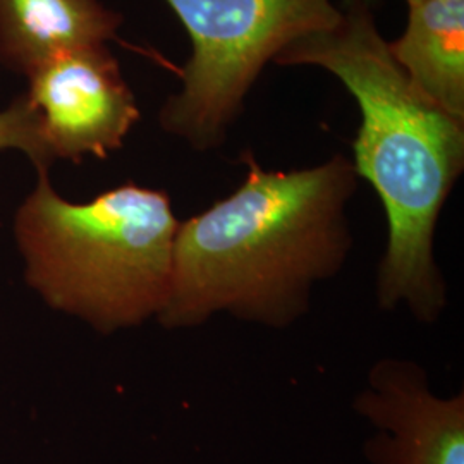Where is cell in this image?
Here are the masks:
<instances>
[{
  "instance_id": "cell-10",
  "label": "cell",
  "mask_w": 464,
  "mask_h": 464,
  "mask_svg": "<svg viewBox=\"0 0 464 464\" xmlns=\"http://www.w3.org/2000/svg\"><path fill=\"white\" fill-rule=\"evenodd\" d=\"M349 2H365V4H373V0H344V4H349Z\"/></svg>"
},
{
  "instance_id": "cell-3",
  "label": "cell",
  "mask_w": 464,
  "mask_h": 464,
  "mask_svg": "<svg viewBox=\"0 0 464 464\" xmlns=\"http://www.w3.org/2000/svg\"><path fill=\"white\" fill-rule=\"evenodd\" d=\"M179 224L166 191L126 183L74 203L36 170L14 236L45 303L111 334L162 312Z\"/></svg>"
},
{
  "instance_id": "cell-1",
  "label": "cell",
  "mask_w": 464,
  "mask_h": 464,
  "mask_svg": "<svg viewBox=\"0 0 464 464\" xmlns=\"http://www.w3.org/2000/svg\"><path fill=\"white\" fill-rule=\"evenodd\" d=\"M246 176L229 197L179 224L166 304L167 329L218 312L270 327L303 315L316 282L334 277L351 249L353 162L334 155L296 170H266L245 151Z\"/></svg>"
},
{
  "instance_id": "cell-9",
  "label": "cell",
  "mask_w": 464,
  "mask_h": 464,
  "mask_svg": "<svg viewBox=\"0 0 464 464\" xmlns=\"http://www.w3.org/2000/svg\"><path fill=\"white\" fill-rule=\"evenodd\" d=\"M408 2V5L410 4H416V2H425V0H406ZM449 2H464V0H449Z\"/></svg>"
},
{
  "instance_id": "cell-7",
  "label": "cell",
  "mask_w": 464,
  "mask_h": 464,
  "mask_svg": "<svg viewBox=\"0 0 464 464\" xmlns=\"http://www.w3.org/2000/svg\"><path fill=\"white\" fill-rule=\"evenodd\" d=\"M122 21L102 0H0V67L28 78L61 50L117 40Z\"/></svg>"
},
{
  "instance_id": "cell-8",
  "label": "cell",
  "mask_w": 464,
  "mask_h": 464,
  "mask_svg": "<svg viewBox=\"0 0 464 464\" xmlns=\"http://www.w3.org/2000/svg\"><path fill=\"white\" fill-rule=\"evenodd\" d=\"M0 150L24 153L36 170H49L52 166L42 143L38 117L24 92L0 111Z\"/></svg>"
},
{
  "instance_id": "cell-6",
  "label": "cell",
  "mask_w": 464,
  "mask_h": 464,
  "mask_svg": "<svg viewBox=\"0 0 464 464\" xmlns=\"http://www.w3.org/2000/svg\"><path fill=\"white\" fill-rule=\"evenodd\" d=\"M356 410L379 430L366 444L372 464H464V398L435 396L411 362L372 368Z\"/></svg>"
},
{
  "instance_id": "cell-2",
  "label": "cell",
  "mask_w": 464,
  "mask_h": 464,
  "mask_svg": "<svg viewBox=\"0 0 464 464\" xmlns=\"http://www.w3.org/2000/svg\"><path fill=\"white\" fill-rule=\"evenodd\" d=\"M274 64L324 69L356 100L362 124L353 167L381 197L389 229L377 274L379 304L392 310L404 303L418 320L433 322L448 303L433 237L463 174V119L410 80L365 2L346 4L334 28L301 36Z\"/></svg>"
},
{
  "instance_id": "cell-5",
  "label": "cell",
  "mask_w": 464,
  "mask_h": 464,
  "mask_svg": "<svg viewBox=\"0 0 464 464\" xmlns=\"http://www.w3.org/2000/svg\"><path fill=\"white\" fill-rule=\"evenodd\" d=\"M50 162L105 159L122 149L140 107L107 44L61 50L26 78Z\"/></svg>"
},
{
  "instance_id": "cell-4",
  "label": "cell",
  "mask_w": 464,
  "mask_h": 464,
  "mask_svg": "<svg viewBox=\"0 0 464 464\" xmlns=\"http://www.w3.org/2000/svg\"><path fill=\"white\" fill-rule=\"evenodd\" d=\"M191 40L181 86L159 122L197 151L220 147L268 63L301 36L334 28L332 0H166Z\"/></svg>"
}]
</instances>
